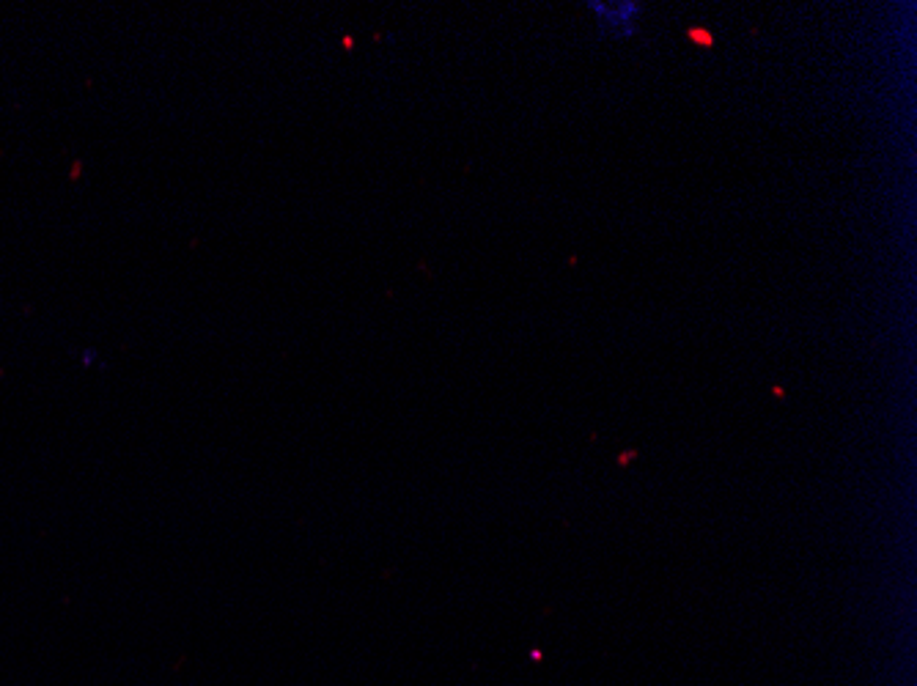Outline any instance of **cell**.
Returning a JSON list of instances; mask_svg holds the SVG:
<instances>
[{"mask_svg": "<svg viewBox=\"0 0 917 686\" xmlns=\"http://www.w3.org/2000/svg\"><path fill=\"white\" fill-rule=\"evenodd\" d=\"M594 9V17L599 20V28L613 33H632L635 28V17H637V9L635 4H616V6H605V4H591Z\"/></svg>", "mask_w": 917, "mask_h": 686, "instance_id": "cell-1", "label": "cell"}]
</instances>
